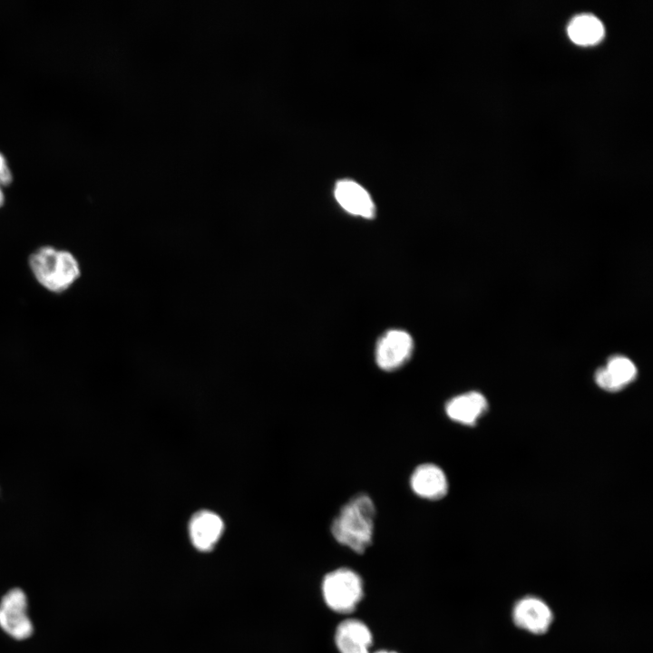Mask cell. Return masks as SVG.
<instances>
[{
    "label": "cell",
    "instance_id": "obj_4",
    "mask_svg": "<svg viewBox=\"0 0 653 653\" xmlns=\"http://www.w3.org/2000/svg\"><path fill=\"white\" fill-rule=\"evenodd\" d=\"M0 627L15 639H24L33 633L27 614V598L18 588L10 590L0 602Z\"/></svg>",
    "mask_w": 653,
    "mask_h": 653
},
{
    "label": "cell",
    "instance_id": "obj_17",
    "mask_svg": "<svg viewBox=\"0 0 653 653\" xmlns=\"http://www.w3.org/2000/svg\"><path fill=\"white\" fill-rule=\"evenodd\" d=\"M376 653H395V652L385 651V650H384V651H379V652H376Z\"/></svg>",
    "mask_w": 653,
    "mask_h": 653
},
{
    "label": "cell",
    "instance_id": "obj_8",
    "mask_svg": "<svg viewBox=\"0 0 653 653\" xmlns=\"http://www.w3.org/2000/svg\"><path fill=\"white\" fill-rule=\"evenodd\" d=\"M223 529L224 524L219 515L210 511H200L191 518L189 533L197 550L208 551L218 542Z\"/></svg>",
    "mask_w": 653,
    "mask_h": 653
},
{
    "label": "cell",
    "instance_id": "obj_3",
    "mask_svg": "<svg viewBox=\"0 0 653 653\" xmlns=\"http://www.w3.org/2000/svg\"><path fill=\"white\" fill-rule=\"evenodd\" d=\"M322 590L327 606L340 613L351 612L363 596L360 577L348 569H338L327 574Z\"/></svg>",
    "mask_w": 653,
    "mask_h": 653
},
{
    "label": "cell",
    "instance_id": "obj_14",
    "mask_svg": "<svg viewBox=\"0 0 653 653\" xmlns=\"http://www.w3.org/2000/svg\"><path fill=\"white\" fill-rule=\"evenodd\" d=\"M595 381L600 388L608 392H618L623 389V387L610 375L605 366L600 367L596 371Z\"/></svg>",
    "mask_w": 653,
    "mask_h": 653
},
{
    "label": "cell",
    "instance_id": "obj_11",
    "mask_svg": "<svg viewBox=\"0 0 653 653\" xmlns=\"http://www.w3.org/2000/svg\"><path fill=\"white\" fill-rule=\"evenodd\" d=\"M335 638L341 653H368L372 643L370 630L356 619L341 622L336 629Z\"/></svg>",
    "mask_w": 653,
    "mask_h": 653
},
{
    "label": "cell",
    "instance_id": "obj_5",
    "mask_svg": "<svg viewBox=\"0 0 653 653\" xmlns=\"http://www.w3.org/2000/svg\"><path fill=\"white\" fill-rule=\"evenodd\" d=\"M413 349L414 341L407 332L399 329L389 330L376 344V365L384 371L396 370L409 360Z\"/></svg>",
    "mask_w": 653,
    "mask_h": 653
},
{
    "label": "cell",
    "instance_id": "obj_2",
    "mask_svg": "<svg viewBox=\"0 0 653 653\" xmlns=\"http://www.w3.org/2000/svg\"><path fill=\"white\" fill-rule=\"evenodd\" d=\"M35 280L46 290L60 294L68 290L80 278L81 268L75 256L65 249L42 246L28 258Z\"/></svg>",
    "mask_w": 653,
    "mask_h": 653
},
{
    "label": "cell",
    "instance_id": "obj_6",
    "mask_svg": "<svg viewBox=\"0 0 653 653\" xmlns=\"http://www.w3.org/2000/svg\"><path fill=\"white\" fill-rule=\"evenodd\" d=\"M410 487L418 497L428 501L443 499L448 492V481L444 472L436 464L425 463L413 471Z\"/></svg>",
    "mask_w": 653,
    "mask_h": 653
},
{
    "label": "cell",
    "instance_id": "obj_10",
    "mask_svg": "<svg viewBox=\"0 0 653 653\" xmlns=\"http://www.w3.org/2000/svg\"><path fill=\"white\" fill-rule=\"evenodd\" d=\"M488 408L486 398L479 392L472 391L456 395L445 404L446 415L463 425H474Z\"/></svg>",
    "mask_w": 653,
    "mask_h": 653
},
{
    "label": "cell",
    "instance_id": "obj_16",
    "mask_svg": "<svg viewBox=\"0 0 653 653\" xmlns=\"http://www.w3.org/2000/svg\"><path fill=\"white\" fill-rule=\"evenodd\" d=\"M5 198L4 190H3V188L0 187V208L5 204Z\"/></svg>",
    "mask_w": 653,
    "mask_h": 653
},
{
    "label": "cell",
    "instance_id": "obj_7",
    "mask_svg": "<svg viewBox=\"0 0 653 653\" xmlns=\"http://www.w3.org/2000/svg\"><path fill=\"white\" fill-rule=\"evenodd\" d=\"M514 623L530 632H545L552 621V613L547 604L535 597L519 600L512 611Z\"/></svg>",
    "mask_w": 653,
    "mask_h": 653
},
{
    "label": "cell",
    "instance_id": "obj_13",
    "mask_svg": "<svg viewBox=\"0 0 653 653\" xmlns=\"http://www.w3.org/2000/svg\"><path fill=\"white\" fill-rule=\"evenodd\" d=\"M605 368L623 388L631 383L638 374L636 365L624 356L609 357Z\"/></svg>",
    "mask_w": 653,
    "mask_h": 653
},
{
    "label": "cell",
    "instance_id": "obj_9",
    "mask_svg": "<svg viewBox=\"0 0 653 653\" xmlns=\"http://www.w3.org/2000/svg\"><path fill=\"white\" fill-rule=\"evenodd\" d=\"M335 197L340 206L352 215L365 219L375 216V208L371 196L356 181L339 180L335 187Z\"/></svg>",
    "mask_w": 653,
    "mask_h": 653
},
{
    "label": "cell",
    "instance_id": "obj_15",
    "mask_svg": "<svg viewBox=\"0 0 653 653\" xmlns=\"http://www.w3.org/2000/svg\"><path fill=\"white\" fill-rule=\"evenodd\" d=\"M13 181L12 171L5 157L0 152V187H7Z\"/></svg>",
    "mask_w": 653,
    "mask_h": 653
},
{
    "label": "cell",
    "instance_id": "obj_1",
    "mask_svg": "<svg viewBox=\"0 0 653 653\" xmlns=\"http://www.w3.org/2000/svg\"><path fill=\"white\" fill-rule=\"evenodd\" d=\"M375 514L371 497L356 494L339 510L332 521L331 533L340 544L363 553L372 542Z\"/></svg>",
    "mask_w": 653,
    "mask_h": 653
},
{
    "label": "cell",
    "instance_id": "obj_12",
    "mask_svg": "<svg viewBox=\"0 0 653 653\" xmlns=\"http://www.w3.org/2000/svg\"><path fill=\"white\" fill-rule=\"evenodd\" d=\"M570 39L582 46L594 45L604 37L602 22L593 15L582 14L571 19L567 27Z\"/></svg>",
    "mask_w": 653,
    "mask_h": 653
}]
</instances>
